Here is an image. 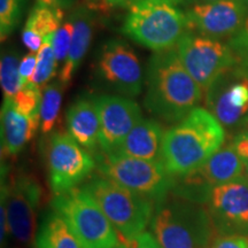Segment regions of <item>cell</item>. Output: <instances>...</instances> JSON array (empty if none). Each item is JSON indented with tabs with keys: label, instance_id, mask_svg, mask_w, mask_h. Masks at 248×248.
Instances as JSON below:
<instances>
[{
	"label": "cell",
	"instance_id": "obj_1",
	"mask_svg": "<svg viewBox=\"0 0 248 248\" xmlns=\"http://www.w3.org/2000/svg\"><path fill=\"white\" fill-rule=\"evenodd\" d=\"M224 141L225 132L219 121L209 110L195 107L164 132L161 161L172 177H184L221 150Z\"/></svg>",
	"mask_w": 248,
	"mask_h": 248
},
{
	"label": "cell",
	"instance_id": "obj_2",
	"mask_svg": "<svg viewBox=\"0 0 248 248\" xmlns=\"http://www.w3.org/2000/svg\"><path fill=\"white\" fill-rule=\"evenodd\" d=\"M146 82L145 107L166 122H181L202 98V89L183 66L176 48L152 57Z\"/></svg>",
	"mask_w": 248,
	"mask_h": 248
},
{
	"label": "cell",
	"instance_id": "obj_3",
	"mask_svg": "<svg viewBox=\"0 0 248 248\" xmlns=\"http://www.w3.org/2000/svg\"><path fill=\"white\" fill-rule=\"evenodd\" d=\"M151 229L163 248H210L215 226L200 203L177 197L155 207Z\"/></svg>",
	"mask_w": 248,
	"mask_h": 248
},
{
	"label": "cell",
	"instance_id": "obj_4",
	"mask_svg": "<svg viewBox=\"0 0 248 248\" xmlns=\"http://www.w3.org/2000/svg\"><path fill=\"white\" fill-rule=\"evenodd\" d=\"M186 14L169 0H131L122 32L155 52L177 45L187 31Z\"/></svg>",
	"mask_w": 248,
	"mask_h": 248
},
{
	"label": "cell",
	"instance_id": "obj_5",
	"mask_svg": "<svg viewBox=\"0 0 248 248\" xmlns=\"http://www.w3.org/2000/svg\"><path fill=\"white\" fill-rule=\"evenodd\" d=\"M97 202L113 224L120 239H135L144 232L153 218V203L104 176L94 177L82 186Z\"/></svg>",
	"mask_w": 248,
	"mask_h": 248
},
{
	"label": "cell",
	"instance_id": "obj_6",
	"mask_svg": "<svg viewBox=\"0 0 248 248\" xmlns=\"http://www.w3.org/2000/svg\"><path fill=\"white\" fill-rule=\"evenodd\" d=\"M101 176L146 198L155 206L168 199L176 178L167 171L162 161H148L117 153L97 155Z\"/></svg>",
	"mask_w": 248,
	"mask_h": 248
},
{
	"label": "cell",
	"instance_id": "obj_7",
	"mask_svg": "<svg viewBox=\"0 0 248 248\" xmlns=\"http://www.w3.org/2000/svg\"><path fill=\"white\" fill-rule=\"evenodd\" d=\"M52 208L63 217L84 248H117L121 245L115 228L82 188L55 195Z\"/></svg>",
	"mask_w": 248,
	"mask_h": 248
},
{
	"label": "cell",
	"instance_id": "obj_8",
	"mask_svg": "<svg viewBox=\"0 0 248 248\" xmlns=\"http://www.w3.org/2000/svg\"><path fill=\"white\" fill-rule=\"evenodd\" d=\"M42 195V186L30 173H16L8 182L1 178V203L7 210L9 233L18 243L28 245L36 237Z\"/></svg>",
	"mask_w": 248,
	"mask_h": 248
},
{
	"label": "cell",
	"instance_id": "obj_9",
	"mask_svg": "<svg viewBox=\"0 0 248 248\" xmlns=\"http://www.w3.org/2000/svg\"><path fill=\"white\" fill-rule=\"evenodd\" d=\"M177 53L192 78L207 91L224 71L238 63L229 45L186 31L177 43Z\"/></svg>",
	"mask_w": 248,
	"mask_h": 248
},
{
	"label": "cell",
	"instance_id": "obj_10",
	"mask_svg": "<svg viewBox=\"0 0 248 248\" xmlns=\"http://www.w3.org/2000/svg\"><path fill=\"white\" fill-rule=\"evenodd\" d=\"M245 175V161L233 145L222 147L199 169L175 182V194L185 200L203 203L216 186L226 184Z\"/></svg>",
	"mask_w": 248,
	"mask_h": 248
},
{
	"label": "cell",
	"instance_id": "obj_11",
	"mask_svg": "<svg viewBox=\"0 0 248 248\" xmlns=\"http://www.w3.org/2000/svg\"><path fill=\"white\" fill-rule=\"evenodd\" d=\"M97 167L92 155L69 133H54L47 151L48 181L54 194H62L84 182Z\"/></svg>",
	"mask_w": 248,
	"mask_h": 248
},
{
	"label": "cell",
	"instance_id": "obj_12",
	"mask_svg": "<svg viewBox=\"0 0 248 248\" xmlns=\"http://www.w3.org/2000/svg\"><path fill=\"white\" fill-rule=\"evenodd\" d=\"M206 104L222 125L243 123L248 115V68L237 63L224 71L206 91Z\"/></svg>",
	"mask_w": 248,
	"mask_h": 248
},
{
	"label": "cell",
	"instance_id": "obj_13",
	"mask_svg": "<svg viewBox=\"0 0 248 248\" xmlns=\"http://www.w3.org/2000/svg\"><path fill=\"white\" fill-rule=\"evenodd\" d=\"M215 230L222 234L248 232V178L246 176L216 186L207 201Z\"/></svg>",
	"mask_w": 248,
	"mask_h": 248
},
{
	"label": "cell",
	"instance_id": "obj_14",
	"mask_svg": "<svg viewBox=\"0 0 248 248\" xmlns=\"http://www.w3.org/2000/svg\"><path fill=\"white\" fill-rule=\"evenodd\" d=\"M188 28L213 39L233 37L244 29L248 11L240 0L195 4L186 13Z\"/></svg>",
	"mask_w": 248,
	"mask_h": 248
},
{
	"label": "cell",
	"instance_id": "obj_15",
	"mask_svg": "<svg viewBox=\"0 0 248 248\" xmlns=\"http://www.w3.org/2000/svg\"><path fill=\"white\" fill-rule=\"evenodd\" d=\"M95 104L100 117L98 145L102 153H114L142 119L141 110L137 102L120 95H101Z\"/></svg>",
	"mask_w": 248,
	"mask_h": 248
},
{
	"label": "cell",
	"instance_id": "obj_16",
	"mask_svg": "<svg viewBox=\"0 0 248 248\" xmlns=\"http://www.w3.org/2000/svg\"><path fill=\"white\" fill-rule=\"evenodd\" d=\"M99 74L116 91L137 97L142 90V71L137 55L121 40H110L101 49Z\"/></svg>",
	"mask_w": 248,
	"mask_h": 248
},
{
	"label": "cell",
	"instance_id": "obj_17",
	"mask_svg": "<svg viewBox=\"0 0 248 248\" xmlns=\"http://www.w3.org/2000/svg\"><path fill=\"white\" fill-rule=\"evenodd\" d=\"M40 126V116L29 117L17 109L14 101L4 99L1 107V152L2 155H16Z\"/></svg>",
	"mask_w": 248,
	"mask_h": 248
},
{
	"label": "cell",
	"instance_id": "obj_18",
	"mask_svg": "<svg viewBox=\"0 0 248 248\" xmlns=\"http://www.w3.org/2000/svg\"><path fill=\"white\" fill-rule=\"evenodd\" d=\"M163 130L156 121L141 119L114 153L148 161H161Z\"/></svg>",
	"mask_w": 248,
	"mask_h": 248
},
{
	"label": "cell",
	"instance_id": "obj_19",
	"mask_svg": "<svg viewBox=\"0 0 248 248\" xmlns=\"http://www.w3.org/2000/svg\"><path fill=\"white\" fill-rule=\"evenodd\" d=\"M68 133L86 151H94L99 144L100 117L95 100L79 99L68 108Z\"/></svg>",
	"mask_w": 248,
	"mask_h": 248
},
{
	"label": "cell",
	"instance_id": "obj_20",
	"mask_svg": "<svg viewBox=\"0 0 248 248\" xmlns=\"http://www.w3.org/2000/svg\"><path fill=\"white\" fill-rule=\"evenodd\" d=\"M74 23V32L71 38L69 53L60 70V83L62 86H68L73 79L74 74L78 69L89 49L92 39L93 18L90 11L85 7L77 8L70 15Z\"/></svg>",
	"mask_w": 248,
	"mask_h": 248
},
{
	"label": "cell",
	"instance_id": "obj_21",
	"mask_svg": "<svg viewBox=\"0 0 248 248\" xmlns=\"http://www.w3.org/2000/svg\"><path fill=\"white\" fill-rule=\"evenodd\" d=\"M36 248H84L70 230L63 217L52 210L37 229Z\"/></svg>",
	"mask_w": 248,
	"mask_h": 248
},
{
	"label": "cell",
	"instance_id": "obj_22",
	"mask_svg": "<svg viewBox=\"0 0 248 248\" xmlns=\"http://www.w3.org/2000/svg\"><path fill=\"white\" fill-rule=\"evenodd\" d=\"M63 17V9L52 8L37 2L31 9L24 29L33 31L38 36L45 38L57 32L61 27L60 24Z\"/></svg>",
	"mask_w": 248,
	"mask_h": 248
},
{
	"label": "cell",
	"instance_id": "obj_23",
	"mask_svg": "<svg viewBox=\"0 0 248 248\" xmlns=\"http://www.w3.org/2000/svg\"><path fill=\"white\" fill-rule=\"evenodd\" d=\"M61 85V83H54L43 89L39 109L40 129L43 133L51 132L59 120L62 102Z\"/></svg>",
	"mask_w": 248,
	"mask_h": 248
},
{
	"label": "cell",
	"instance_id": "obj_24",
	"mask_svg": "<svg viewBox=\"0 0 248 248\" xmlns=\"http://www.w3.org/2000/svg\"><path fill=\"white\" fill-rule=\"evenodd\" d=\"M53 35L45 37L44 43L37 53V66L31 83L38 86L40 90L47 86L46 84L54 76L55 70H57L58 62L55 59L53 45H52Z\"/></svg>",
	"mask_w": 248,
	"mask_h": 248
},
{
	"label": "cell",
	"instance_id": "obj_25",
	"mask_svg": "<svg viewBox=\"0 0 248 248\" xmlns=\"http://www.w3.org/2000/svg\"><path fill=\"white\" fill-rule=\"evenodd\" d=\"M0 82L5 98L13 99L24 88L17 55L13 52L2 55L0 62Z\"/></svg>",
	"mask_w": 248,
	"mask_h": 248
},
{
	"label": "cell",
	"instance_id": "obj_26",
	"mask_svg": "<svg viewBox=\"0 0 248 248\" xmlns=\"http://www.w3.org/2000/svg\"><path fill=\"white\" fill-rule=\"evenodd\" d=\"M26 0H0V35L1 40L7 38L9 33L20 22L22 8Z\"/></svg>",
	"mask_w": 248,
	"mask_h": 248
},
{
	"label": "cell",
	"instance_id": "obj_27",
	"mask_svg": "<svg viewBox=\"0 0 248 248\" xmlns=\"http://www.w3.org/2000/svg\"><path fill=\"white\" fill-rule=\"evenodd\" d=\"M17 109L29 117L40 116V101H42V90L38 86L29 83L12 99Z\"/></svg>",
	"mask_w": 248,
	"mask_h": 248
},
{
	"label": "cell",
	"instance_id": "obj_28",
	"mask_svg": "<svg viewBox=\"0 0 248 248\" xmlns=\"http://www.w3.org/2000/svg\"><path fill=\"white\" fill-rule=\"evenodd\" d=\"M73 32L74 23L73 21H71V18H69L66 23H63L60 28H59V30L53 35L52 45H53L57 62L66 61L68 53H69Z\"/></svg>",
	"mask_w": 248,
	"mask_h": 248
},
{
	"label": "cell",
	"instance_id": "obj_29",
	"mask_svg": "<svg viewBox=\"0 0 248 248\" xmlns=\"http://www.w3.org/2000/svg\"><path fill=\"white\" fill-rule=\"evenodd\" d=\"M228 45L237 57L238 63L248 68V18L244 29L232 37Z\"/></svg>",
	"mask_w": 248,
	"mask_h": 248
},
{
	"label": "cell",
	"instance_id": "obj_30",
	"mask_svg": "<svg viewBox=\"0 0 248 248\" xmlns=\"http://www.w3.org/2000/svg\"><path fill=\"white\" fill-rule=\"evenodd\" d=\"M210 248H248V237L245 234H223L213 241Z\"/></svg>",
	"mask_w": 248,
	"mask_h": 248
},
{
	"label": "cell",
	"instance_id": "obj_31",
	"mask_svg": "<svg viewBox=\"0 0 248 248\" xmlns=\"http://www.w3.org/2000/svg\"><path fill=\"white\" fill-rule=\"evenodd\" d=\"M117 248H163L159 241L155 239V237L150 232H142L135 239L125 241L120 245Z\"/></svg>",
	"mask_w": 248,
	"mask_h": 248
},
{
	"label": "cell",
	"instance_id": "obj_32",
	"mask_svg": "<svg viewBox=\"0 0 248 248\" xmlns=\"http://www.w3.org/2000/svg\"><path fill=\"white\" fill-rule=\"evenodd\" d=\"M37 66V54L33 52L28 53L26 57L20 62V75L22 77L24 86L31 83L33 73L36 70Z\"/></svg>",
	"mask_w": 248,
	"mask_h": 248
},
{
	"label": "cell",
	"instance_id": "obj_33",
	"mask_svg": "<svg viewBox=\"0 0 248 248\" xmlns=\"http://www.w3.org/2000/svg\"><path fill=\"white\" fill-rule=\"evenodd\" d=\"M22 40L24 45L27 46L28 48L30 49V52H36L39 51V48L42 47L43 43H44V38L37 35V33L33 32V31L24 29L22 33Z\"/></svg>",
	"mask_w": 248,
	"mask_h": 248
},
{
	"label": "cell",
	"instance_id": "obj_34",
	"mask_svg": "<svg viewBox=\"0 0 248 248\" xmlns=\"http://www.w3.org/2000/svg\"><path fill=\"white\" fill-rule=\"evenodd\" d=\"M233 147L237 153L240 155L244 161H248V132L241 133L235 137L233 141Z\"/></svg>",
	"mask_w": 248,
	"mask_h": 248
},
{
	"label": "cell",
	"instance_id": "obj_35",
	"mask_svg": "<svg viewBox=\"0 0 248 248\" xmlns=\"http://www.w3.org/2000/svg\"><path fill=\"white\" fill-rule=\"evenodd\" d=\"M38 4L48 6L52 8L58 9H67L74 5L75 0H37Z\"/></svg>",
	"mask_w": 248,
	"mask_h": 248
},
{
	"label": "cell",
	"instance_id": "obj_36",
	"mask_svg": "<svg viewBox=\"0 0 248 248\" xmlns=\"http://www.w3.org/2000/svg\"><path fill=\"white\" fill-rule=\"evenodd\" d=\"M106 1L110 6H122L124 4H128L131 0H106Z\"/></svg>",
	"mask_w": 248,
	"mask_h": 248
},
{
	"label": "cell",
	"instance_id": "obj_37",
	"mask_svg": "<svg viewBox=\"0 0 248 248\" xmlns=\"http://www.w3.org/2000/svg\"><path fill=\"white\" fill-rule=\"evenodd\" d=\"M192 2H197V4H206V2H214L218 1V0H190Z\"/></svg>",
	"mask_w": 248,
	"mask_h": 248
},
{
	"label": "cell",
	"instance_id": "obj_38",
	"mask_svg": "<svg viewBox=\"0 0 248 248\" xmlns=\"http://www.w3.org/2000/svg\"><path fill=\"white\" fill-rule=\"evenodd\" d=\"M245 176L248 178V161H245Z\"/></svg>",
	"mask_w": 248,
	"mask_h": 248
},
{
	"label": "cell",
	"instance_id": "obj_39",
	"mask_svg": "<svg viewBox=\"0 0 248 248\" xmlns=\"http://www.w3.org/2000/svg\"><path fill=\"white\" fill-rule=\"evenodd\" d=\"M241 2H243V4L245 5V7L247 8V11H248V0H240Z\"/></svg>",
	"mask_w": 248,
	"mask_h": 248
},
{
	"label": "cell",
	"instance_id": "obj_40",
	"mask_svg": "<svg viewBox=\"0 0 248 248\" xmlns=\"http://www.w3.org/2000/svg\"><path fill=\"white\" fill-rule=\"evenodd\" d=\"M169 1H171L172 2V4H178V2H181L182 1V0H169Z\"/></svg>",
	"mask_w": 248,
	"mask_h": 248
}]
</instances>
